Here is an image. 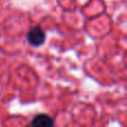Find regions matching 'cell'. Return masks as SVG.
<instances>
[{
	"label": "cell",
	"mask_w": 127,
	"mask_h": 127,
	"mask_svg": "<svg viewBox=\"0 0 127 127\" xmlns=\"http://www.w3.org/2000/svg\"><path fill=\"white\" fill-rule=\"evenodd\" d=\"M27 40L30 45L35 47H39L46 40V33L40 27H35V28L30 29L27 35Z\"/></svg>",
	"instance_id": "obj_1"
},
{
	"label": "cell",
	"mask_w": 127,
	"mask_h": 127,
	"mask_svg": "<svg viewBox=\"0 0 127 127\" xmlns=\"http://www.w3.org/2000/svg\"><path fill=\"white\" fill-rule=\"evenodd\" d=\"M32 127H54V121L46 114H39L32 119Z\"/></svg>",
	"instance_id": "obj_2"
}]
</instances>
